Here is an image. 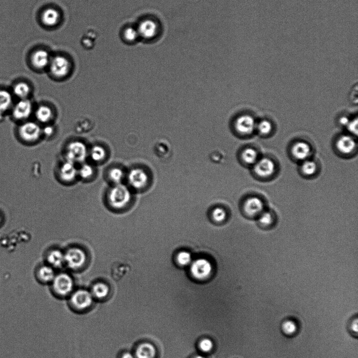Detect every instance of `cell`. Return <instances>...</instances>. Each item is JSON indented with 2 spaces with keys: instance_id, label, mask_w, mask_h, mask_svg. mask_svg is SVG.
Here are the masks:
<instances>
[{
  "instance_id": "cell-1",
  "label": "cell",
  "mask_w": 358,
  "mask_h": 358,
  "mask_svg": "<svg viewBox=\"0 0 358 358\" xmlns=\"http://www.w3.org/2000/svg\"><path fill=\"white\" fill-rule=\"evenodd\" d=\"M242 208L246 217L249 219H257L267 209L266 202L261 195H251L245 199Z\"/></svg>"
},
{
  "instance_id": "cell-20",
  "label": "cell",
  "mask_w": 358,
  "mask_h": 358,
  "mask_svg": "<svg viewBox=\"0 0 358 358\" xmlns=\"http://www.w3.org/2000/svg\"><path fill=\"white\" fill-rule=\"evenodd\" d=\"M134 354L135 358H155L157 350L152 344L144 343L136 348Z\"/></svg>"
},
{
  "instance_id": "cell-9",
  "label": "cell",
  "mask_w": 358,
  "mask_h": 358,
  "mask_svg": "<svg viewBox=\"0 0 358 358\" xmlns=\"http://www.w3.org/2000/svg\"><path fill=\"white\" fill-rule=\"evenodd\" d=\"M33 110L31 101L29 99H25L19 100L14 103L10 112L14 120L22 123L28 121Z\"/></svg>"
},
{
  "instance_id": "cell-8",
  "label": "cell",
  "mask_w": 358,
  "mask_h": 358,
  "mask_svg": "<svg viewBox=\"0 0 358 358\" xmlns=\"http://www.w3.org/2000/svg\"><path fill=\"white\" fill-rule=\"evenodd\" d=\"M276 171L274 161L268 158H262L254 164L253 173L255 177L262 180H267L274 176Z\"/></svg>"
},
{
  "instance_id": "cell-34",
  "label": "cell",
  "mask_w": 358,
  "mask_h": 358,
  "mask_svg": "<svg viewBox=\"0 0 358 358\" xmlns=\"http://www.w3.org/2000/svg\"><path fill=\"white\" fill-rule=\"evenodd\" d=\"M94 174V169L90 163L83 162L78 169V176L84 180L91 178Z\"/></svg>"
},
{
  "instance_id": "cell-21",
  "label": "cell",
  "mask_w": 358,
  "mask_h": 358,
  "mask_svg": "<svg viewBox=\"0 0 358 358\" xmlns=\"http://www.w3.org/2000/svg\"><path fill=\"white\" fill-rule=\"evenodd\" d=\"M11 92L14 97L19 100L28 99L31 93V88L26 82L19 81L13 85Z\"/></svg>"
},
{
  "instance_id": "cell-25",
  "label": "cell",
  "mask_w": 358,
  "mask_h": 358,
  "mask_svg": "<svg viewBox=\"0 0 358 358\" xmlns=\"http://www.w3.org/2000/svg\"><path fill=\"white\" fill-rule=\"evenodd\" d=\"M47 260L50 266L60 268L65 264V253L58 250H53L48 254Z\"/></svg>"
},
{
  "instance_id": "cell-39",
  "label": "cell",
  "mask_w": 358,
  "mask_h": 358,
  "mask_svg": "<svg viewBox=\"0 0 358 358\" xmlns=\"http://www.w3.org/2000/svg\"><path fill=\"white\" fill-rule=\"evenodd\" d=\"M346 127L351 133L356 135L357 133V118H355L354 120L350 121Z\"/></svg>"
},
{
  "instance_id": "cell-19",
  "label": "cell",
  "mask_w": 358,
  "mask_h": 358,
  "mask_svg": "<svg viewBox=\"0 0 358 358\" xmlns=\"http://www.w3.org/2000/svg\"><path fill=\"white\" fill-rule=\"evenodd\" d=\"M51 59L46 50H39L36 51L32 56L31 62L33 66L39 70L45 69L49 65Z\"/></svg>"
},
{
  "instance_id": "cell-18",
  "label": "cell",
  "mask_w": 358,
  "mask_h": 358,
  "mask_svg": "<svg viewBox=\"0 0 358 358\" xmlns=\"http://www.w3.org/2000/svg\"><path fill=\"white\" fill-rule=\"evenodd\" d=\"M137 30L139 36L146 39H151L156 36L158 26L155 21L146 20L141 22Z\"/></svg>"
},
{
  "instance_id": "cell-41",
  "label": "cell",
  "mask_w": 358,
  "mask_h": 358,
  "mask_svg": "<svg viewBox=\"0 0 358 358\" xmlns=\"http://www.w3.org/2000/svg\"><path fill=\"white\" fill-rule=\"evenodd\" d=\"M54 129L53 127L47 126L42 129V133H44L46 136H50L53 134Z\"/></svg>"
},
{
  "instance_id": "cell-38",
  "label": "cell",
  "mask_w": 358,
  "mask_h": 358,
  "mask_svg": "<svg viewBox=\"0 0 358 358\" xmlns=\"http://www.w3.org/2000/svg\"><path fill=\"white\" fill-rule=\"evenodd\" d=\"M139 36L138 30L131 27L127 28L124 33L125 39L129 42L134 41Z\"/></svg>"
},
{
  "instance_id": "cell-22",
  "label": "cell",
  "mask_w": 358,
  "mask_h": 358,
  "mask_svg": "<svg viewBox=\"0 0 358 358\" xmlns=\"http://www.w3.org/2000/svg\"><path fill=\"white\" fill-rule=\"evenodd\" d=\"M13 95L11 92L0 89V112L6 114L11 111L13 105Z\"/></svg>"
},
{
  "instance_id": "cell-10",
  "label": "cell",
  "mask_w": 358,
  "mask_h": 358,
  "mask_svg": "<svg viewBox=\"0 0 358 358\" xmlns=\"http://www.w3.org/2000/svg\"><path fill=\"white\" fill-rule=\"evenodd\" d=\"M86 253L80 248L72 247L65 253V262L68 267L77 270L81 268L86 263Z\"/></svg>"
},
{
  "instance_id": "cell-12",
  "label": "cell",
  "mask_w": 358,
  "mask_h": 358,
  "mask_svg": "<svg viewBox=\"0 0 358 358\" xmlns=\"http://www.w3.org/2000/svg\"><path fill=\"white\" fill-rule=\"evenodd\" d=\"M234 129L238 134L242 135L251 134L256 129L257 123L254 118L249 115L238 116L234 124Z\"/></svg>"
},
{
  "instance_id": "cell-7",
  "label": "cell",
  "mask_w": 358,
  "mask_h": 358,
  "mask_svg": "<svg viewBox=\"0 0 358 358\" xmlns=\"http://www.w3.org/2000/svg\"><path fill=\"white\" fill-rule=\"evenodd\" d=\"M52 283V288L55 294L62 297L71 294L74 282L72 277L67 273H61L56 276Z\"/></svg>"
},
{
  "instance_id": "cell-32",
  "label": "cell",
  "mask_w": 358,
  "mask_h": 358,
  "mask_svg": "<svg viewBox=\"0 0 358 358\" xmlns=\"http://www.w3.org/2000/svg\"><path fill=\"white\" fill-rule=\"evenodd\" d=\"M176 261L182 267L190 266L193 261V256L189 251H182L177 254Z\"/></svg>"
},
{
  "instance_id": "cell-24",
  "label": "cell",
  "mask_w": 358,
  "mask_h": 358,
  "mask_svg": "<svg viewBox=\"0 0 358 358\" xmlns=\"http://www.w3.org/2000/svg\"><path fill=\"white\" fill-rule=\"evenodd\" d=\"M60 14L54 9L49 8L45 10L42 16L43 23L48 26L56 25L59 21Z\"/></svg>"
},
{
  "instance_id": "cell-29",
  "label": "cell",
  "mask_w": 358,
  "mask_h": 358,
  "mask_svg": "<svg viewBox=\"0 0 358 358\" xmlns=\"http://www.w3.org/2000/svg\"><path fill=\"white\" fill-rule=\"evenodd\" d=\"M88 156L94 162L98 163L106 159L107 152L104 147L100 145H95L92 147L89 151Z\"/></svg>"
},
{
  "instance_id": "cell-11",
  "label": "cell",
  "mask_w": 358,
  "mask_h": 358,
  "mask_svg": "<svg viewBox=\"0 0 358 358\" xmlns=\"http://www.w3.org/2000/svg\"><path fill=\"white\" fill-rule=\"evenodd\" d=\"M129 184L136 190L144 188L148 184L149 177L144 170L139 168L132 169L127 175Z\"/></svg>"
},
{
  "instance_id": "cell-31",
  "label": "cell",
  "mask_w": 358,
  "mask_h": 358,
  "mask_svg": "<svg viewBox=\"0 0 358 358\" xmlns=\"http://www.w3.org/2000/svg\"><path fill=\"white\" fill-rule=\"evenodd\" d=\"M281 329L285 335L292 336L297 333L299 327L297 323L294 320L287 319L283 322Z\"/></svg>"
},
{
  "instance_id": "cell-13",
  "label": "cell",
  "mask_w": 358,
  "mask_h": 358,
  "mask_svg": "<svg viewBox=\"0 0 358 358\" xmlns=\"http://www.w3.org/2000/svg\"><path fill=\"white\" fill-rule=\"evenodd\" d=\"M49 65L50 73L57 78H63L66 76L69 73L71 69L69 61L62 56H56L51 59Z\"/></svg>"
},
{
  "instance_id": "cell-2",
  "label": "cell",
  "mask_w": 358,
  "mask_h": 358,
  "mask_svg": "<svg viewBox=\"0 0 358 358\" xmlns=\"http://www.w3.org/2000/svg\"><path fill=\"white\" fill-rule=\"evenodd\" d=\"M110 205L115 209H122L127 207L132 199V194L128 187L123 184H115L108 194Z\"/></svg>"
},
{
  "instance_id": "cell-3",
  "label": "cell",
  "mask_w": 358,
  "mask_h": 358,
  "mask_svg": "<svg viewBox=\"0 0 358 358\" xmlns=\"http://www.w3.org/2000/svg\"><path fill=\"white\" fill-rule=\"evenodd\" d=\"M42 134V129L36 122L27 121L21 123L18 129L20 139L25 143L32 144L37 142Z\"/></svg>"
},
{
  "instance_id": "cell-36",
  "label": "cell",
  "mask_w": 358,
  "mask_h": 358,
  "mask_svg": "<svg viewBox=\"0 0 358 358\" xmlns=\"http://www.w3.org/2000/svg\"><path fill=\"white\" fill-rule=\"evenodd\" d=\"M256 129L261 134L266 135L272 131L273 126L270 121L262 120L257 124Z\"/></svg>"
},
{
  "instance_id": "cell-30",
  "label": "cell",
  "mask_w": 358,
  "mask_h": 358,
  "mask_svg": "<svg viewBox=\"0 0 358 358\" xmlns=\"http://www.w3.org/2000/svg\"><path fill=\"white\" fill-rule=\"evenodd\" d=\"M241 159L246 164L254 165L258 160V153L252 148H247L242 152Z\"/></svg>"
},
{
  "instance_id": "cell-43",
  "label": "cell",
  "mask_w": 358,
  "mask_h": 358,
  "mask_svg": "<svg viewBox=\"0 0 358 358\" xmlns=\"http://www.w3.org/2000/svg\"><path fill=\"white\" fill-rule=\"evenodd\" d=\"M120 358H135L134 354L130 352H125L123 353Z\"/></svg>"
},
{
  "instance_id": "cell-23",
  "label": "cell",
  "mask_w": 358,
  "mask_h": 358,
  "mask_svg": "<svg viewBox=\"0 0 358 358\" xmlns=\"http://www.w3.org/2000/svg\"><path fill=\"white\" fill-rule=\"evenodd\" d=\"M110 289L108 285L103 282H98L92 287L91 293L94 299H105L109 295Z\"/></svg>"
},
{
  "instance_id": "cell-4",
  "label": "cell",
  "mask_w": 358,
  "mask_h": 358,
  "mask_svg": "<svg viewBox=\"0 0 358 358\" xmlns=\"http://www.w3.org/2000/svg\"><path fill=\"white\" fill-rule=\"evenodd\" d=\"M89 150L85 144L80 141H73L68 145L66 150L67 161L75 164H81L87 159Z\"/></svg>"
},
{
  "instance_id": "cell-40",
  "label": "cell",
  "mask_w": 358,
  "mask_h": 358,
  "mask_svg": "<svg viewBox=\"0 0 358 358\" xmlns=\"http://www.w3.org/2000/svg\"><path fill=\"white\" fill-rule=\"evenodd\" d=\"M357 318H354L351 322L350 325V330L351 334L355 335H357L358 332V325H357Z\"/></svg>"
},
{
  "instance_id": "cell-33",
  "label": "cell",
  "mask_w": 358,
  "mask_h": 358,
  "mask_svg": "<svg viewBox=\"0 0 358 358\" xmlns=\"http://www.w3.org/2000/svg\"><path fill=\"white\" fill-rule=\"evenodd\" d=\"M108 177L115 184H121L125 177V174L122 169L114 167L109 170Z\"/></svg>"
},
{
  "instance_id": "cell-6",
  "label": "cell",
  "mask_w": 358,
  "mask_h": 358,
  "mask_svg": "<svg viewBox=\"0 0 358 358\" xmlns=\"http://www.w3.org/2000/svg\"><path fill=\"white\" fill-rule=\"evenodd\" d=\"M190 270L193 278L198 281H204L212 275L213 266L208 259L200 258L193 260L190 266Z\"/></svg>"
},
{
  "instance_id": "cell-37",
  "label": "cell",
  "mask_w": 358,
  "mask_h": 358,
  "mask_svg": "<svg viewBox=\"0 0 358 358\" xmlns=\"http://www.w3.org/2000/svg\"><path fill=\"white\" fill-rule=\"evenodd\" d=\"M214 346V343L210 338H203L199 343V348L203 353H208L211 351Z\"/></svg>"
},
{
  "instance_id": "cell-45",
  "label": "cell",
  "mask_w": 358,
  "mask_h": 358,
  "mask_svg": "<svg viewBox=\"0 0 358 358\" xmlns=\"http://www.w3.org/2000/svg\"><path fill=\"white\" fill-rule=\"evenodd\" d=\"M193 358H206L202 355H197L195 356Z\"/></svg>"
},
{
  "instance_id": "cell-27",
  "label": "cell",
  "mask_w": 358,
  "mask_h": 358,
  "mask_svg": "<svg viewBox=\"0 0 358 358\" xmlns=\"http://www.w3.org/2000/svg\"><path fill=\"white\" fill-rule=\"evenodd\" d=\"M35 116L39 122L45 124L52 119L53 113L49 106L42 105L39 106L36 111Z\"/></svg>"
},
{
  "instance_id": "cell-26",
  "label": "cell",
  "mask_w": 358,
  "mask_h": 358,
  "mask_svg": "<svg viewBox=\"0 0 358 358\" xmlns=\"http://www.w3.org/2000/svg\"><path fill=\"white\" fill-rule=\"evenodd\" d=\"M56 277L55 272L53 267L44 265L41 267L38 271V278L43 283L52 282Z\"/></svg>"
},
{
  "instance_id": "cell-44",
  "label": "cell",
  "mask_w": 358,
  "mask_h": 358,
  "mask_svg": "<svg viewBox=\"0 0 358 358\" xmlns=\"http://www.w3.org/2000/svg\"><path fill=\"white\" fill-rule=\"evenodd\" d=\"M5 114L0 112V122L4 120L5 118Z\"/></svg>"
},
{
  "instance_id": "cell-28",
  "label": "cell",
  "mask_w": 358,
  "mask_h": 358,
  "mask_svg": "<svg viewBox=\"0 0 358 358\" xmlns=\"http://www.w3.org/2000/svg\"><path fill=\"white\" fill-rule=\"evenodd\" d=\"M318 167L315 162L307 159L303 161L301 167L302 174L305 177L312 178L317 173Z\"/></svg>"
},
{
  "instance_id": "cell-14",
  "label": "cell",
  "mask_w": 358,
  "mask_h": 358,
  "mask_svg": "<svg viewBox=\"0 0 358 358\" xmlns=\"http://www.w3.org/2000/svg\"><path fill=\"white\" fill-rule=\"evenodd\" d=\"M256 220L257 225L261 229L270 230L277 225L278 216L275 211L267 208Z\"/></svg>"
},
{
  "instance_id": "cell-16",
  "label": "cell",
  "mask_w": 358,
  "mask_h": 358,
  "mask_svg": "<svg viewBox=\"0 0 358 358\" xmlns=\"http://www.w3.org/2000/svg\"><path fill=\"white\" fill-rule=\"evenodd\" d=\"M291 151L292 155L296 160L305 161L310 157L312 148L308 143L299 141L293 145Z\"/></svg>"
},
{
  "instance_id": "cell-35",
  "label": "cell",
  "mask_w": 358,
  "mask_h": 358,
  "mask_svg": "<svg viewBox=\"0 0 358 358\" xmlns=\"http://www.w3.org/2000/svg\"><path fill=\"white\" fill-rule=\"evenodd\" d=\"M227 217L226 210L223 208L216 207L212 212V217L217 224L223 223Z\"/></svg>"
},
{
  "instance_id": "cell-5",
  "label": "cell",
  "mask_w": 358,
  "mask_h": 358,
  "mask_svg": "<svg viewBox=\"0 0 358 358\" xmlns=\"http://www.w3.org/2000/svg\"><path fill=\"white\" fill-rule=\"evenodd\" d=\"M94 299L91 292L86 289H79L72 294L70 303L73 309L82 312L91 308Z\"/></svg>"
},
{
  "instance_id": "cell-15",
  "label": "cell",
  "mask_w": 358,
  "mask_h": 358,
  "mask_svg": "<svg viewBox=\"0 0 358 358\" xmlns=\"http://www.w3.org/2000/svg\"><path fill=\"white\" fill-rule=\"evenodd\" d=\"M336 146L338 151L342 154L349 155L356 149V144L352 136L343 135L338 138Z\"/></svg>"
},
{
  "instance_id": "cell-42",
  "label": "cell",
  "mask_w": 358,
  "mask_h": 358,
  "mask_svg": "<svg viewBox=\"0 0 358 358\" xmlns=\"http://www.w3.org/2000/svg\"><path fill=\"white\" fill-rule=\"evenodd\" d=\"M350 119L347 116H343L339 119V123L342 126L347 127L350 122Z\"/></svg>"
},
{
  "instance_id": "cell-46",
  "label": "cell",
  "mask_w": 358,
  "mask_h": 358,
  "mask_svg": "<svg viewBox=\"0 0 358 358\" xmlns=\"http://www.w3.org/2000/svg\"><path fill=\"white\" fill-rule=\"evenodd\" d=\"M3 219L1 215H0V225L2 223Z\"/></svg>"
},
{
  "instance_id": "cell-17",
  "label": "cell",
  "mask_w": 358,
  "mask_h": 358,
  "mask_svg": "<svg viewBox=\"0 0 358 358\" xmlns=\"http://www.w3.org/2000/svg\"><path fill=\"white\" fill-rule=\"evenodd\" d=\"M78 176V169L76 164L66 160L59 169V177L65 182H72Z\"/></svg>"
}]
</instances>
